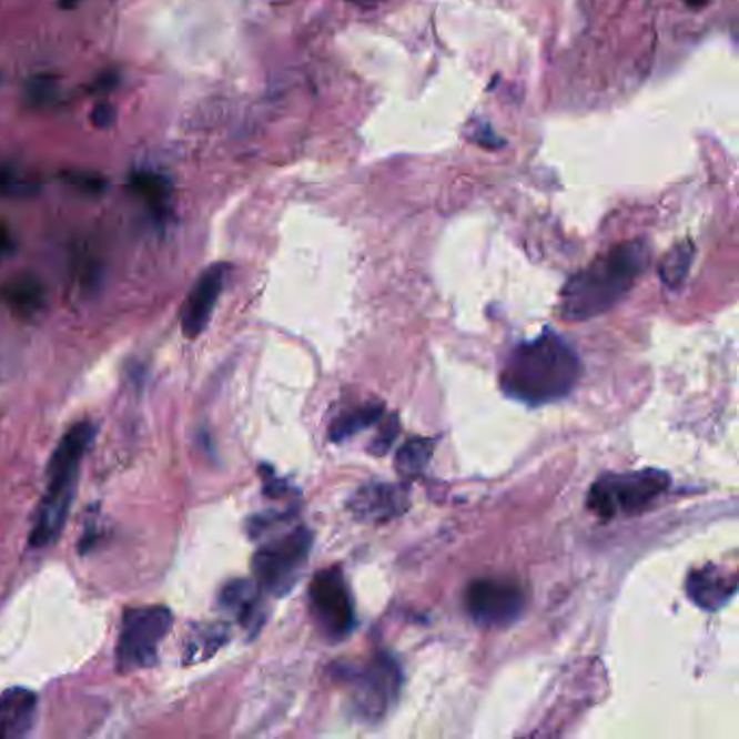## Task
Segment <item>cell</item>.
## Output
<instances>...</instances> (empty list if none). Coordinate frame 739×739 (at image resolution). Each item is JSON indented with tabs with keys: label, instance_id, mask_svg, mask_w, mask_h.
Instances as JSON below:
<instances>
[{
	"label": "cell",
	"instance_id": "4fadbf2b",
	"mask_svg": "<svg viewBox=\"0 0 739 739\" xmlns=\"http://www.w3.org/2000/svg\"><path fill=\"white\" fill-rule=\"evenodd\" d=\"M406 508H408L406 490L393 484H370L361 488L352 499L354 514L363 520H375V523L399 516L402 512H406Z\"/></svg>",
	"mask_w": 739,
	"mask_h": 739
},
{
	"label": "cell",
	"instance_id": "44dd1931",
	"mask_svg": "<svg viewBox=\"0 0 739 739\" xmlns=\"http://www.w3.org/2000/svg\"><path fill=\"white\" fill-rule=\"evenodd\" d=\"M38 185L24 179L18 170L0 165V195L2 198H27L36 195Z\"/></svg>",
	"mask_w": 739,
	"mask_h": 739
},
{
	"label": "cell",
	"instance_id": "83f0119b",
	"mask_svg": "<svg viewBox=\"0 0 739 739\" xmlns=\"http://www.w3.org/2000/svg\"><path fill=\"white\" fill-rule=\"evenodd\" d=\"M13 247H16V243H13L11 232H9V229L4 224H0V259L9 256L13 252Z\"/></svg>",
	"mask_w": 739,
	"mask_h": 739
},
{
	"label": "cell",
	"instance_id": "ac0fdd59",
	"mask_svg": "<svg viewBox=\"0 0 739 739\" xmlns=\"http://www.w3.org/2000/svg\"><path fill=\"white\" fill-rule=\"evenodd\" d=\"M694 261V245L690 241H684L679 245H675L666 259L659 265V277L666 286L677 288L684 284V280L688 277V272L692 267Z\"/></svg>",
	"mask_w": 739,
	"mask_h": 739
},
{
	"label": "cell",
	"instance_id": "f1b7e54d",
	"mask_svg": "<svg viewBox=\"0 0 739 739\" xmlns=\"http://www.w3.org/2000/svg\"><path fill=\"white\" fill-rule=\"evenodd\" d=\"M83 0H59V7L61 9H77Z\"/></svg>",
	"mask_w": 739,
	"mask_h": 739
},
{
	"label": "cell",
	"instance_id": "cb8c5ba5",
	"mask_svg": "<svg viewBox=\"0 0 739 739\" xmlns=\"http://www.w3.org/2000/svg\"><path fill=\"white\" fill-rule=\"evenodd\" d=\"M468 138L473 139L477 145L486 148V150H497V148L504 145V139L499 138V135L490 129L488 122H475V124L470 126Z\"/></svg>",
	"mask_w": 739,
	"mask_h": 739
},
{
	"label": "cell",
	"instance_id": "d4e9b609",
	"mask_svg": "<svg viewBox=\"0 0 739 739\" xmlns=\"http://www.w3.org/2000/svg\"><path fill=\"white\" fill-rule=\"evenodd\" d=\"M90 120H92V124L95 129L107 131V129H111V126L115 124V120H118V111H115V107L109 104V102H98V104L93 107L92 113H90Z\"/></svg>",
	"mask_w": 739,
	"mask_h": 739
},
{
	"label": "cell",
	"instance_id": "7402d4cb",
	"mask_svg": "<svg viewBox=\"0 0 739 739\" xmlns=\"http://www.w3.org/2000/svg\"><path fill=\"white\" fill-rule=\"evenodd\" d=\"M57 93H59V88H57V79L52 74H38L29 81L27 85V100L31 107H48L57 100Z\"/></svg>",
	"mask_w": 739,
	"mask_h": 739
},
{
	"label": "cell",
	"instance_id": "7a4b0ae2",
	"mask_svg": "<svg viewBox=\"0 0 739 739\" xmlns=\"http://www.w3.org/2000/svg\"><path fill=\"white\" fill-rule=\"evenodd\" d=\"M650 265L647 241H627L570 277L559 297V317L588 322L614 308Z\"/></svg>",
	"mask_w": 739,
	"mask_h": 739
},
{
	"label": "cell",
	"instance_id": "52a82bcc",
	"mask_svg": "<svg viewBox=\"0 0 739 739\" xmlns=\"http://www.w3.org/2000/svg\"><path fill=\"white\" fill-rule=\"evenodd\" d=\"M343 679L352 688L358 713L370 720H379L391 709V705H395L402 688L399 666L391 655L384 652L373 655L361 668L345 670Z\"/></svg>",
	"mask_w": 739,
	"mask_h": 739
},
{
	"label": "cell",
	"instance_id": "8fae6325",
	"mask_svg": "<svg viewBox=\"0 0 739 739\" xmlns=\"http://www.w3.org/2000/svg\"><path fill=\"white\" fill-rule=\"evenodd\" d=\"M686 590L698 607L702 609H720L733 599L738 584L731 573L720 566H702L696 568L688 577Z\"/></svg>",
	"mask_w": 739,
	"mask_h": 739
},
{
	"label": "cell",
	"instance_id": "4dcf8cb0",
	"mask_svg": "<svg viewBox=\"0 0 739 739\" xmlns=\"http://www.w3.org/2000/svg\"><path fill=\"white\" fill-rule=\"evenodd\" d=\"M350 2H375V0H350Z\"/></svg>",
	"mask_w": 739,
	"mask_h": 739
},
{
	"label": "cell",
	"instance_id": "2e32d148",
	"mask_svg": "<svg viewBox=\"0 0 739 739\" xmlns=\"http://www.w3.org/2000/svg\"><path fill=\"white\" fill-rule=\"evenodd\" d=\"M263 590L259 588L256 581H247V579H236L226 584V588L222 590V607L231 609L232 614L239 618V622L250 631L256 634L265 620L263 614V599H261Z\"/></svg>",
	"mask_w": 739,
	"mask_h": 739
},
{
	"label": "cell",
	"instance_id": "5bb4252c",
	"mask_svg": "<svg viewBox=\"0 0 739 739\" xmlns=\"http://www.w3.org/2000/svg\"><path fill=\"white\" fill-rule=\"evenodd\" d=\"M129 189L135 198H139L145 204V209H148V213H150V217L156 226H165L170 222L174 185L165 174L150 172V170H138L129 179Z\"/></svg>",
	"mask_w": 739,
	"mask_h": 739
},
{
	"label": "cell",
	"instance_id": "484cf974",
	"mask_svg": "<svg viewBox=\"0 0 739 739\" xmlns=\"http://www.w3.org/2000/svg\"><path fill=\"white\" fill-rule=\"evenodd\" d=\"M100 276H102V272H100V263L93 261L92 256H83V259L79 261V274H77V277H79V282H81L85 288H93V286L98 284Z\"/></svg>",
	"mask_w": 739,
	"mask_h": 739
},
{
	"label": "cell",
	"instance_id": "5b68a950",
	"mask_svg": "<svg viewBox=\"0 0 739 739\" xmlns=\"http://www.w3.org/2000/svg\"><path fill=\"white\" fill-rule=\"evenodd\" d=\"M174 614L165 605H141L126 609L115 647V668L120 672H133L154 666L159 648L170 636Z\"/></svg>",
	"mask_w": 739,
	"mask_h": 739
},
{
	"label": "cell",
	"instance_id": "603a6c76",
	"mask_svg": "<svg viewBox=\"0 0 739 739\" xmlns=\"http://www.w3.org/2000/svg\"><path fill=\"white\" fill-rule=\"evenodd\" d=\"M61 179H63V183L74 186L77 191H81V193H90V195H100V193L107 189L104 179L98 176V174H90V172L72 170V172H63Z\"/></svg>",
	"mask_w": 739,
	"mask_h": 739
},
{
	"label": "cell",
	"instance_id": "ba28073f",
	"mask_svg": "<svg viewBox=\"0 0 739 739\" xmlns=\"http://www.w3.org/2000/svg\"><path fill=\"white\" fill-rule=\"evenodd\" d=\"M466 609L482 627H508L520 618L527 595L509 577H479L466 588Z\"/></svg>",
	"mask_w": 739,
	"mask_h": 739
},
{
	"label": "cell",
	"instance_id": "277c9868",
	"mask_svg": "<svg viewBox=\"0 0 739 739\" xmlns=\"http://www.w3.org/2000/svg\"><path fill=\"white\" fill-rule=\"evenodd\" d=\"M670 488V477L661 470H631L601 475L590 493L588 509L601 518L631 516L650 508Z\"/></svg>",
	"mask_w": 739,
	"mask_h": 739
},
{
	"label": "cell",
	"instance_id": "9c48e42d",
	"mask_svg": "<svg viewBox=\"0 0 739 739\" xmlns=\"http://www.w3.org/2000/svg\"><path fill=\"white\" fill-rule=\"evenodd\" d=\"M311 611L325 638L343 640L356 625V611L341 568H327L311 584Z\"/></svg>",
	"mask_w": 739,
	"mask_h": 739
},
{
	"label": "cell",
	"instance_id": "d6986e66",
	"mask_svg": "<svg viewBox=\"0 0 739 739\" xmlns=\"http://www.w3.org/2000/svg\"><path fill=\"white\" fill-rule=\"evenodd\" d=\"M382 418V408L375 404H367V406H358L352 413L338 416L332 427H330V438L332 441H347L350 436H354L361 429H367L371 425H375Z\"/></svg>",
	"mask_w": 739,
	"mask_h": 739
},
{
	"label": "cell",
	"instance_id": "30bf717a",
	"mask_svg": "<svg viewBox=\"0 0 739 739\" xmlns=\"http://www.w3.org/2000/svg\"><path fill=\"white\" fill-rule=\"evenodd\" d=\"M226 265H213L195 280L181 311V327L186 338H198L211 324V317L226 284Z\"/></svg>",
	"mask_w": 739,
	"mask_h": 739
},
{
	"label": "cell",
	"instance_id": "6da1fadb",
	"mask_svg": "<svg viewBox=\"0 0 739 739\" xmlns=\"http://www.w3.org/2000/svg\"><path fill=\"white\" fill-rule=\"evenodd\" d=\"M581 377L577 352L551 330L509 352L502 370V388L529 406H543L570 395Z\"/></svg>",
	"mask_w": 739,
	"mask_h": 739
},
{
	"label": "cell",
	"instance_id": "f546056e",
	"mask_svg": "<svg viewBox=\"0 0 739 739\" xmlns=\"http://www.w3.org/2000/svg\"><path fill=\"white\" fill-rule=\"evenodd\" d=\"M690 9H702V7H707L709 4V0H684Z\"/></svg>",
	"mask_w": 739,
	"mask_h": 739
},
{
	"label": "cell",
	"instance_id": "8992f818",
	"mask_svg": "<svg viewBox=\"0 0 739 739\" xmlns=\"http://www.w3.org/2000/svg\"><path fill=\"white\" fill-rule=\"evenodd\" d=\"M313 549V534L297 527L263 545L252 557L254 581L272 597H284L300 579Z\"/></svg>",
	"mask_w": 739,
	"mask_h": 739
},
{
	"label": "cell",
	"instance_id": "9a60e30c",
	"mask_svg": "<svg viewBox=\"0 0 739 739\" xmlns=\"http://www.w3.org/2000/svg\"><path fill=\"white\" fill-rule=\"evenodd\" d=\"M0 300L16 317L33 320L47 306V286L31 274L11 277L0 286Z\"/></svg>",
	"mask_w": 739,
	"mask_h": 739
},
{
	"label": "cell",
	"instance_id": "e0dca14e",
	"mask_svg": "<svg viewBox=\"0 0 739 739\" xmlns=\"http://www.w3.org/2000/svg\"><path fill=\"white\" fill-rule=\"evenodd\" d=\"M231 640V631L224 622L195 625L186 631L183 645V664L193 666L213 657L220 648Z\"/></svg>",
	"mask_w": 739,
	"mask_h": 739
},
{
	"label": "cell",
	"instance_id": "3957f363",
	"mask_svg": "<svg viewBox=\"0 0 739 739\" xmlns=\"http://www.w3.org/2000/svg\"><path fill=\"white\" fill-rule=\"evenodd\" d=\"M95 427L90 421L72 425L59 441L50 466H48V488L44 499L36 512V523L31 527L29 547L47 549L61 538L68 523V514L74 502V488L79 479L81 463L92 447Z\"/></svg>",
	"mask_w": 739,
	"mask_h": 739
},
{
	"label": "cell",
	"instance_id": "7c38bea8",
	"mask_svg": "<svg viewBox=\"0 0 739 739\" xmlns=\"http://www.w3.org/2000/svg\"><path fill=\"white\" fill-rule=\"evenodd\" d=\"M38 713V694L13 686L0 694V738H24L31 733Z\"/></svg>",
	"mask_w": 739,
	"mask_h": 739
},
{
	"label": "cell",
	"instance_id": "4316f807",
	"mask_svg": "<svg viewBox=\"0 0 739 739\" xmlns=\"http://www.w3.org/2000/svg\"><path fill=\"white\" fill-rule=\"evenodd\" d=\"M118 85H120V74H118L115 70H107V72H102V74H98V77L93 79L92 90H90V92L109 93L113 92Z\"/></svg>",
	"mask_w": 739,
	"mask_h": 739
},
{
	"label": "cell",
	"instance_id": "ffe728a7",
	"mask_svg": "<svg viewBox=\"0 0 739 739\" xmlns=\"http://www.w3.org/2000/svg\"><path fill=\"white\" fill-rule=\"evenodd\" d=\"M434 452V443L425 441V438H415L411 443H406L399 452H397V470L404 477H415L425 470V466L432 458Z\"/></svg>",
	"mask_w": 739,
	"mask_h": 739
}]
</instances>
